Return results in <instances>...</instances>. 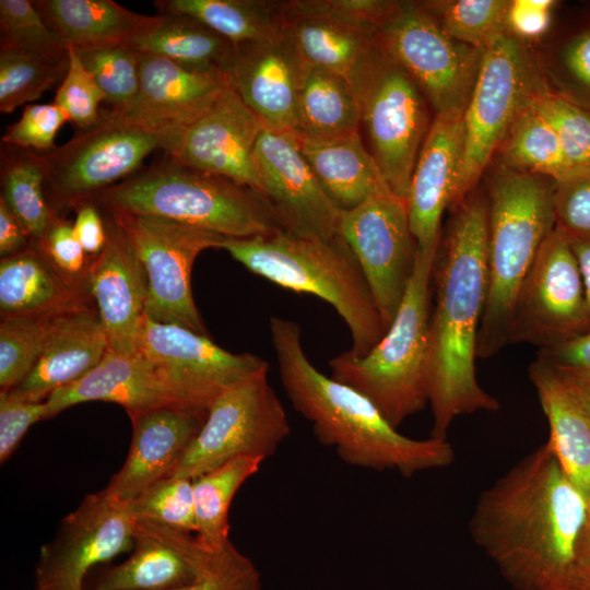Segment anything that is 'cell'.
<instances>
[{
	"instance_id": "obj_1",
	"label": "cell",
	"mask_w": 590,
	"mask_h": 590,
	"mask_svg": "<svg viewBox=\"0 0 590 590\" xmlns=\"http://www.w3.org/2000/svg\"><path fill=\"white\" fill-rule=\"evenodd\" d=\"M588 503L550 442L483 491L470 533L516 590H564L585 559Z\"/></svg>"
},
{
	"instance_id": "obj_2",
	"label": "cell",
	"mask_w": 590,
	"mask_h": 590,
	"mask_svg": "<svg viewBox=\"0 0 590 590\" xmlns=\"http://www.w3.org/2000/svg\"><path fill=\"white\" fill-rule=\"evenodd\" d=\"M433 276L436 305L430 315L432 437L447 438L464 414L498 411L496 398L479 384L477 341L488 288L486 198L473 194L457 203Z\"/></svg>"
},
{
	"instance_id": "obj_3",
	"label": "cell",
	"mask_w": 590,
	"mask_h": 590,
	"mask_svg": "<svg viewBox=\"0 0 590 590\" xmlns=\"http://www.w3.org/2000/svg\"><path fill=\"white\" fill-rule=\"evenodd\" d=\"M269 329L290 403L311 424L317 440L344 463L411 476L453 462L447 438L402 435L368 398L319 371L305 353L297 322L272 316Z\"/></svg>"
},
{
	"instance_id": "obj_4",
	"label": "cell",
	"mask_w": 590,
	"mask_h": 590,
	"mask_svg": "<svg viewBox=\"0 0 590 590\" xmlns=\"http://www.w3.org/2000/svg\"><path fill=\"white\" fill-rule=\"evenodd\" d=\"M90 200L110 211L165 217L228 238L284 232L257 189L165 155Z\"/></svg>"
},
{
	"instance_id": "obj_5",
	"label": "cell",
	"mask_w": 590,
	"mask_h": 590,
	"mask_svg": "<svg viewBox=\"0 0 590 590\" xmlns=\"http://www.w3.org/2000/svg\"><path fill=\"white\" fill-rule=\"evenodd\" d=\"M222 249L250 272L284 288L315 295L346 323L356 357L367 355L386 330L364 273L340 234L330 239L286 232L226 238Z\"/></svg>"
},
{
	"instance_id": "obj_6",
	"label": "cell",
	"mask_w": 590,
	"mask_h": 590,
	"mask_svg": "<svg viewBox=\"0 0 590 590\" xmlns=\"http://www.w3.org/2000/svg\"><path fill=\"white\" fill-rule=\"evenodd\" d=\"M486 205L488 288L479 332L480 358L508 344L519 287L556 226L554 180L498 165Z\"/></svg>"
},
{
	"instance_id": "obj_7",
	"label": "cell",
	"mask_w": 590,
	"mask_h": 590,
	"mask_svg": "<svg viewBox=\"0 0 590 590\" xmlns=\"http://www.w3.org/2000/svg\"><path fill=\"white\" fill-rule=\"evenodd\" d=\"M438 248L417 249L401 304L375 347L363 357L345 351L329 361L330 377L368 398L396 428L429 404L430 281Z\"/></svg>"
},
{
	"instance_id": "obj_8",
	"label": "cell",
	"mask_w": 590,
	"mask_h": 590,
	"mask_svg": "<svg viewBox=\"0 0 590 590\" xmlns=\"http://www.w3.org/2000/svg\"><path fill=\"white\" fill-rule=\"evenodd\" d=\"M361 111L370 154L389 189L406 200L433 119L411 76L374 42L346 78Z\"/></svg>"
},
{
	"instance_id": "obj_9",
	"label": "cell",
	"mask_w": 590,
	"mask_h": 590,
	"mask_svg": "<svg viewBox=\"0 0 590 590\" xmlns=\"http://www.w3.org/2000/svg\"><path fill=\"white\" fill-rule=\"evenodd\" d=\"M542 84L535 56L526 42L506 33L484 50L463 113L464 152L453 204L469 194Z\"/></svg>"
},
{
	"instance_id": "obj_10",
	"label": "cell",
	"mask_w": 590,
	"mask_h": 590,
	"mask_svg": "<svg viewBox=\"0 0 590 590\" xmlns=\"http://www.w3.org/2000/svg\"><path fill=\"white\" fill-rule=\"evenodd\" d=\"M375 42L416 83L434 116H463L484 50L450 37L415 1H396Z\"/></svg>"
},
{
	"instance_id": "obj_11",
	"label": "cell",
	"mask_w": 590,
	"mask_h": 590,
	"mask_svg": "<svg viewBox=\"0 0 590 590\" xmlns=\"http://www.w3.org/2000/svg\"><path fill=\"white\" fill-rule=\"evenodd\" d=\"M266 367L223 391L177 465L175 477L196 479L243 456L272 457L291 425Z\"/></svg>"
},
{
	"instance_id": "obj_12",
	"label": "cell",
	"mask_w": 590,
	"mask_h": 590,
	"mask_svg": "<svg viewBox=\"0 0 590 590\" xmlns=\"http://www.w3.org/2000/svg\"><path fill=\"white\" fill-rule=\"evenodd\" d=\"M104 210L122 227L143 267L145 315L208 335L192 296L191 270L202 251L222 249L228 237L165 217Z\"/></svg>"
},
{
	"instance_id": "obj_13",
	"label": "cell",
	"mask_w": 590,
	"mask_h": 590,
	"mask_svg": "<svg viewBox=\"0 0 590 590\" xmlns=\"http://www.w3.org/2000/svg\"><path fill=\"white\" fill-rule=\"evenodd\" d=\"M102 117V116H101ZM176 133H158L110 119L42 152L47 161L45 193L52 211L73 208L125 180L146 156L168 148Z\"/></svg>"
},
{
	"instance_id": "obj_14",
	"label": "cell",
	"mask_w": 590,
	"mask_h": 590,
	"mask_svg": "<svg viewBox=\"0 0 590 590\" xmlns=\"http://www.w3.org/2000/svg\"><path fill=\"white\" fill-rule=\"evenodd\" d=\"M588 333L585 291L569 235L555 226L522 281L507 342L551 347Z\"/></svg>"
},
{
	"instance_id": "obj_15",
	"label": "cell",
	"mask_w": 590,
	"mask_h": 590,
	"mask_svg": "<svg viewBox=\"0 0 590 590\" xmlns=\"http://www.w3.org/2000/svg\"><path fill=\"white\" fill-rule=\"evenodd\" d=\"M339 234L355 256L385 330L390 327L412 276L417 245L406 200L390 190L341 212Z\"/></svg>"
},
{
	"instance_id": "obj_16",
	"label": "cell",
	"mask_w": 590,
	"mask_h": 590,
	"mask_svg": "<svg viewBox=\"0 0 590 590\" xmlns=\"http://www.w3.org/2000/svg\"><path fill=\"white\" fill-rule=\"evenodd\" d=\"M134 521L128 503L105 488L86 495L40 547L35 590H84L92 568L132 550Z\"/></svg>"
},
{
	"instance_id": "obj_17",
	"label": "cell",
	"mask_w": 590,
	"mask_h": 590,
	"mask_svg": "<svg viewBox=\"0 0 590 590\" xmlns=\"http://www.w3.org/2000/svg\"><path fill=\"white\" fill-rule=\"evenodd\" d=\"M251 164L256 189L271 204L284 232L321 239L339 235L341 211L324 193L292 132L264 128Z\"/></svg>"
},
{
	"instance_id": "obj_18",
	"label": "cell",
	"mask_w": 590,
	"mask_h": 590,
	"mask_svg": "<svg viewBox=\"0 0 590 590\" xmlns=\"http://www.w3.org/2000/svg\"><path fill=\"white\" fill-rule=\"evenodd\" d=\"M91 401L117 403L129 416L162 406L208 414V410L169 370L138 352L118 353L110 349L84 377L56 390L46 400L45 420Z\"/></svg>"
},
{
	"instance_id": "obj_19",
	"label": "cell",
	"mask_w": 590,
	"mask_h": 590,
	"mask_svg": "<svg viewBox=\"0 0 590 590\" xmlns=\"http://www.w3.org/2000/svg\"><path fill=\"white\" fill-rule=\"evenodd\" d=\"M135 352L169 370L208 411L227 388L269 367L260 356L231 353L208 335L146 315Z\"/></svg>"
},
{
	"instance_id": "obj_20",
	"label": "cell",
	"mask_w": 590,
	"mask_h": 590,
	"mask_svg": "<svg viewBox=\"0 0 590 590\" xmlns=\"http://www.w3.org/2000/svg\"><path fill=\"white\" fill-rule=\"evenodd\" d=\"M140 54L137 95L122 109H101L102 118L177 133L203 116L229 86L225 78L189 70L163 56Z\"/></svg>"
},
{
	"instance_id": "obj_21",
	"label": "cell",
	"mask_w": 590,
	"mask_h": 590,
	"mask_svg": "<svg viewBox=\"0 0 590 590\" xmlns=\"http://www.w3.org/2000/svg\"><path fill=\"white\" fill-rule=\"evenodd\" d=\"M264 128L228 86L203 116L175 134L163 153L181 165L256 189L251 156Z\"/></svg>"
},
{
	"instance_id": "obj_22",
	"label": "cell",
	"mask_w": 590,
	"mask_h": 590,
	"mask_svg": "<svg viewBox=\"0 0 590 590\" xmlns=\"http://www.w3.org/2000/svg\"><path fill=\"white\" fill-rule=\"evenodd\" d=\"M307 68L282 34L271 40L234 46L224 76L266 128L294 133Z\"/></svg>"
},
{
	"instance_id": "obj_23",
	"label": "cell",
	"mask_w": 590,
	"mask_h": 590,
	"mask_svg": "<svg viewBox=\"0 0 590 590\" xmlns=\"http://www.w3.org/2000/svg\"><path fill=\"white\" fill-rule=\"evenodd\" d=\"M104 211L107 241L90 263V294L109 349L118 353H134L145 316L146 278L125 231L109 212Z\"/></svg>"
},
{
	"instance_id": "obj_24",
	"label": "cell",
	"mask_w": 590,
	"mask_h": 590,
	"mask_svg": "<svg viewBox=\"0 0 590 590\" xmlns=\"http://www.w3.org/2000/svg\"><path fill=\"white\" fill-rule=\"evenodd\" d=\"M205 417L204 413L177 406L131 415L130 449L106 492L129 503L153 484L172 476Z\"/></svg>"
},
{
	"instance_id": "obj_25",
	"label": "cell",
	"mask_w": 590,
	"mask_h": 590,
	"mask_svg": "<svg viewBox=\"0 0 590 590\" xmlns=\"http://www.w3.org/2000/svg\"><path fill=\"white\" fill-rule=\"evenodd\" d=\"M464 152L463 116H434L406 197L417 249L439 245L441 217L455 202Z\"/></svg>"
},
{
	"instance_id": "obj_26",
	"label": "cell",
	"mask_w": 590,
	"mask_h": 590,
	"mask_svg": "<svg viewBox=\"0 0 590 590\" xmlns=\"http://www.w3.org/2000/svg\"><path fill=\"white\" fill-rule=\"evenodd\" d=\"M108 349V339L96 308L86 305L63 311L58 316L35 366L8 392L26 401H46L56 390L90 373Z\"/></svg>"
},
{
	"instance_id": "obj_27",
	"label": "cell",
	"mask_w": 590,
	"mask_h": 590,
	"mask_svg": "<svg viewBox=\"0 0 590 590\" xmlns=\"http://www.w3.org/2000/svg\"><path fill=\"white\" fill-rule=\"evenodd\" d=\"M201 550L193 533L135 519L132 554L108 569L95 590H174L194 578Z\"/></svg>"
},
{
	"instance_id": "obj_28",
	"label": "cell",
	"mask_w": 590,
	"mask_h": 590,
	"mask_svg": "<svg viewBox=\"0 0 590 590\" xmlns=\"http://www.w3.org/2000/svg\"><path fill=\"white\" fill-rule=\"evenodd\" d=\"M88 285L62 274L39 246L0 260L1 318L44 315L91 305Z\"/></svg>"
},
{
	"instance_id": "obj_29",
	"label": "cell",
	"mask_w": 590,
	"mask_h": 590,
	"mask_svg": "<svg viewBox=\"0 0 590 590\" xmlns=\"http://www.w3.org/2000/svg\"><path fill=\"white\" fill-rule=\"evenodd\" d=\"M529 377L550 427L547 441L567 476L590 504V421L553 365L536 357Z\"/></svg>"
},
{
	"instance_id": "obj_30",
	"label": "cell",
	"mask_w": 590,
	"mask_h": 590,
	"mask_svg": "<svg viewBox=\"0 0 590 590\" xmlns=\"http://www.w3.org/2000/svg\"><path fill=\"white\" fill-rule=\"evenodd\" d=\"M45 23L67 49L129 44L151 27L156 15H144L113 0H35Z\"/></svg>"
},
{
	"instance_id": "obj_31",
	"label": "cell",
	"mask_w": 590,
	"mask_h": 590,
	"mask_svg": "<svg viewBox=\"0 0 590 590\" xmlns=\"http://www.w3.org/2000/svg\"><path fill=\"white\" fill-rule=\"evenodd\" d=\"M299 143L324 193L341 212L390 190L359 132L329 142Z\"/></svg>"
},
{
	"instance_id": "obj_32",
	"label": "cell",
	"mask_w": 590,
	"mask_h": 590,
	"mask_svg": "<svg viewBox=\"0 0 590 590\" xmlns=\"http://www.w3.org/2000/svg\"><path fill=\"white\" fill-rule=\"evenodd\" d=\"M361 111L345 76L308 66L298 95L294 135L321 143L359 132Z\"/></svg>"
},
{
	"instance_id": "obj_33",
	"label": "cell",
	"mask_w": 590,
	"mask_h": 590,
	"mask_svg": "<svg viewBox=\"0 0 590 590\" xmlns=\"http://www.w3.org/2000/svg\"><path fill=\"white\" fill-rule=\"evenodd\" d=\"M129 45L140 52L166 57L189 70L222 78L234 49L225 37L182 14H158V20Z\"/></svg>"
},
{
	"instance_id": "obj_34",
	"label": "cell",
	"mask_w": 590,
	"mask_h": 590,
	"mask_svg": "<svg viewBox=\"0 0 590 590\" xmlns=\"http://www.w3.org/2000/svg\"><path fill=\"white\" fill-rule=\"evenodd\" d=\"M284 1L270 0H156L158 14L193 17L234 46L282 36Z\"/></svg>"
},
{
	"instance_id": "obj_35",
	"label": "cell",
	"mask_w": 590,
	"mask_h": 590,
	"mask_svg": "<svg viewBox=\"0 0 590 590\" xmlns=\"http://www.w3.org/2000/svg\"><path fill=\"white\" fill-rule=\"evenodd\" d=\"M46 175L47 161L42 152L1 144L0 198L35 243L45 236L58 215L46 198Z\"/></svg>"
},
{
	"instance_id": "obj_36",
	"label": "cell",
	"mask_w": 590,
	"mask_h": 590,
	"mask_svg": "<svg viewBox=\"0 0 590 590\" xmlns=\"http://www.w3.org/2000/svg\"><path fill=\"white\" fill-rule=\"evenodd\" d=\"M283 36L307 66L345 78L375 42L374 37L332 20L293 15L285 10Z\"/></svg>"
},
{
	"instance_id": "obj_37",
	"label": "cell",
	"mask_w": 590,
	"mask_h": 590,
	"mask_svg": "<svg viewBox=\"0 0 590 590\" xmlns=\"http://www.w3.org/2000/svg\"><path fill=\"white\" fill-rule=\"evenodd\" d=\"M264 460L243 456L193 479L197 539L209 547H220L229 538L228 510L239 487L256 474Z\"/></svg>"
},
{
	"instance_id": "obj_38",
	"label": "cell",
	"mask_w": 590,
	"mask_h": 590,
	"mask_svg": "<svg viewBox=\"0 0 590 590\" xmlns=\"http://www.w3.org/2000/svg\"><path fill=\"white\" fill-rule=\"evenodd\" d=\"M497 154L499 166L553 180L574 169L551 126L529 104L508 129Z\"/></svg>"
},
{
	"instance_id": "obj_39",
	"label": "cell",
	"mask_w": 590,
	"mask_h": 590,
	"mask_svg": "<svg viewBox=\"0 0 590 590\" xmlns=\"http://www.w3.org/2000/svg\"><path fill=\"white\" fill-rule=\"evenodd\" d=\"M535 59L548 91L590 113V22L556 38Z\"/></svg>"
},
{
	"instance_id": "obj_40",
	"label": "cell",
	"mask_w": 590,
	"mask_h": 590,
	"mask_svg": "<svg viewBox=\"0 0 590 590\" xmlns=\"http://www.w3.org/2000/svg\"><path fill=\"white\" fill-rule=\"evenodd\" d=\"M439 26L453 39L485 50L507 33L510 0L421 1Z\"/></svg>"
},
{
	"instance_id": "obj_41",
	"label": "cell",
	"mask_w": 590,
	"mask_h": 590,
	"mask_svg": "<svg viewBox=\"0 0 590 590\" xmlns=\"http://www.w3.org/2000/svg\"><path fill=\"white\" fill-rule=\"evenodd\" d=\"M62 312L1 318V391L13 389L28 375L42 355L58 316Z\"/></svg>"
},
{
	"instance_id": "obj_42",
	"label": "cell",
	"mask_w": 590,
	"mask_h": 590,
	"mask_svg": "<svg viewBox=\"0 0 590 590\" xmlns=\"http://www.w3.org/2000/svg\"><path fill=\"white\" fill-rule=\"evenodd\" d=\"M68 62H56L14 49L0 48V111L11 114L61 83Z\"/></svg>"
},
{
	"instance_id": "obj_43",
	"label": "cell",
	"mask_w": 590,
	"mask_h": 590,
	"mask_svg": "<svg viewBox=\"0 0 590 590\" xmlns=\"http://www.w3.org/2000/svg\"><path fill=\"white\" fill-rule=\"evenodd\" d=\"M74 50V49H73ZM105 96L107 108H125L140 84V51L129 44H114L74 50Z\"/></svg>"
},
{
	"instance_id": "obj_44",
	"label": "cell",
	"mask_w": 590,
	"mask_h": 590,
	"mask_svg": "<svg viewBox=\"0 0 590 590\" xmlns=\"http://www.w3.org/2000/svg\"><path fill=\"white\" fill-rule=\"evenodd\" d=\"M0 48L23 50L56 62L69 61V49L30 0H0Z\"/></svg>"
},
{
	"instance_id": "obj_45",
	"label": "cell",
	"mask_w": 590,
	"mask_h": 590,
	"mask_svg": "<svg viewBox=\"0 0 590 590\" xmlns=\"http://www.w3.org/2000/svg\"><path fill=\"white\" fill-rule=\"evenodd\" d=\"M529 105L551 126L569 165L590 167V113L552 93L544 83Z\"/></svg>"
},
{
	"instance_id": "obj_46",
	"label": "cell",
	"mask_w": 590,
	"mask_h": 590,
	"mask_svg": "<svg viewBox=\"0 0 590 590\" xmlns=\"http://www.w3.org/2000/svg\"><path fill=\"white\" fill-rule=\"evenodd\" d=\"M137 520L153 521L179 531H197L193 481L169 476L128 503Z\"/></svg>"
},
{
	"instance_id": "obj_47",
	"label": "cell",
	"mask_w": 590,
	"mask_h": 590,
	"mask_svg": "<svg viewBox=\"0 0 590 590\" xmlns=\"http://www.w3.org/2000/svg\"><path fill=\"white\" fill-rule=\"evenodd\" d=\"M174 590H262L253 562L228 540L220 547L202 544L194 578Z\"/></svg>"
},
{
	"instance_id": "obj_48",
	"label": "cell",
	"mask_w": 590,
	"mask_h": 590,
	"mask_svg": "<svg viewBox=\"0 0 590 590\" xmlns=\"http://www.w3.org/2000/svg\"><path fill=\"white\" fill-rule=\"evenodd\" d=\"M394 5L396 1L389 0L284 1V10L288 14L329 19L361 31L374 38Z\"/></svg>"
},
{
	"instance_id": "obj_49",
	"label": "cell",
	"mask_w": 590,
	"mask_h": 590,
	"mask_svg": "<svg viewBox=\"0 0 590 590\" xmlns=\"http://www.w3.org/2000/svg\"><path fill=\"white\" fill-rule=\"evenodd\" d=\"M103 102V92L82 64L78 54L69 49L68 70L57 88L54 103L63 110L68 121L79 130H86L102 121Z\"/></svg>"
},
{
	"instance_id": "obj_50",
	"label": "cell",
	"mask_w": 590,
	"mask_h": 590,
	"mask_svg": "<svg viewBox=\"0 0 590 590\" xmlns=\"http://www.w3.org/2000/svg\"><path fill=\"white\" fill-rule=\"evenodd\" d=\"M556 225L569 236L590 240V167L554 180Z\"/></svg>"
},
{
	"instance_id": "obj_51",
	"label": "cell",
	"mask_w": 590,
	"mask_h": 590,
	"mask_svg": "<svg viewBox=\"0 0 590 590\" xmlns=\"http://www.w3.org/2000/svg\"><path fill=\"white\" fill-rule=\"evenodd\" d=\"M66 121V114L55 103L28 105L21 118L5 129L1 144L37 152L52 150L55 138Z\"/></svg>"
},
{
	"instance_id": "obj_52",
	"label": "cell",
	"mask_w": 590,
	"mask_h": 590,
	"mask_svg": "<svg viewBox=\"0 0 590 590\" xmlns=\"http://www.w3.org/2000/svg\"><path fill=\"white\" fill-rule=\"evenodd\" d=\"M36 244L62 274L88 285L91 261H87V255L75 236L73 224L56 215L45 236Z\"/></svg>"
},
{
	"instance_id": "obj_53",
	"label": "cell",
	"mask_w": 590,
	"mask_h": 590,
	"mask_svg": "<svg viewBox=\"0 0 590 590\" xmlns=\"http://www.w3.org/2000/svg\"><path fill=\"white\" fill-rule=\"evenodd\" d=\"M46 401L32 402L0 391V462L15 451L28 428L45 420Z\"/></svg>"
},
{
	"instance_id": "obj_54",
	"label": "cell",
	"mask_w": 590,
	"mask_h": 590,
	"mask_svg": "<svg viewBox=\"0 0 590 590\" xmlns=\"http://www.w3.org/2000/svg\"><path fill=\"white\" fill-rule=\"evenodd\" d=\"M556 3L553 0H510L507 34L526 43L541 37L550 28Z\"/></svg>"
},
{
	"instance_id": "obj_55",
	"label": "cell",
	"mask_w": 590,
	"mask_h": 590,
	"mask_svg": "<svg viewBox=\"0 0 590 590\" xmlns=\"http://www.w3.org/2000/svg\"><path fill=\"white\" fill-rule=\"evenodd\" d=\"M76 211L73 229L87 256L96 257L107 241L106 221L99 205L93 200H84L74 206Z\"/></svg>"
},
{
	"instance_id": "obj_56",
	"label": "cell",
	"mask_w": 590,
	"mask_h": 590,
	"mask_svg": "<svg viewBox=\"0 0 590 590\" xmlns=\"http://www.w3.org/2000/svg\"><path fill=\"white\" fill-rule=\"evenodd\" d=\"M538 357L552 365L590 370V332L560 344L541 349Z\"/></svg>"
},
{
	"instance_id": "obj_57",
	"label": "cell",
	"mask_w": 590,
	"mask_h": 590,
	"mask_svg": "<svg viewBox=\"0 0 590 590\" xmlns=\"http://www.w3.org/2000/svg\"><path fill=\"white\" fill-rule=\"evenodd\" d=\"M32 239L21 222L0 198V256L16 255L26 249Z\"/></svg>"
},
{
	"instance_id": "obj_58",
	"label": "cell",
	"mask_w": 590,
	"mask_h": 590,
	"mask_svg": "<svg viewBox=\"0 0 590 590\" xmlns=\"http://www.w3.org/2000/svg\"><path fill=\"white\" fill-rule=\"evenodd\" d=\"M553 367L580 403L590 421V370L556 365Z\"/></svg>"
},
{
	"instance_id": "obj_59",
	"label": "cell",
	"mask_w": 590,
	"mask_h": 590,
	"mask_svg": "<svg viewBox=\"0 0 590 590\" xmlns=\"http://www.w3.org/2000/svg\"><path fill=\"white\" fill-rule=\"evenodd\" d=\"M569 238L581 273L586 299L588 332H590V240L571 236H569Z\"/></svg>"
},
{
	"instance_id": "obj_60",
	"label": "cell",
	"mask_w": 590,
	"mask_h": 590,
	"mask_svg": "<svg viewBox=\"0 0 590 590\" xmlns=\"http://www.w3.org/2000/svg\"><path fill=\"white\" fill-rule=\"evenodd\" d=\"M564 590H590V556L579 563Z\"/></svg>"
},
{
	"instance_id": "obj_61",
	"label": "cell",
	"mask_w": 590,
	"mask_h": 590,
	"mask_svg": "<svg viewBox=\"0 0 590 590\" xmlns=\"http://www.w3.org/2000/svg\"><path fill=\"white\" fill-rule=\"evenodd\" d=\"M588 509H589L588 523H587V529H586L585 540H583L585 558L590 556V504L588 505Z\"/></svg>"
}]
</instances>
